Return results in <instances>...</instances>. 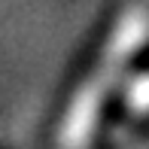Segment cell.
Returning <instances> with one entry per match:
<instances>
[{
    "label": "cell",
    "instance_id": "obj_1",
    "mask_svg": "<svg viewBox=\"0 0 149 149\" xmlns=\"http://www.w3.org/2000/svg\"><path fill=\"white\" fill-rule=\"evenodd\" d=\"M146 40H149V9L146 6L125 9L122 18L116 22V28H113L110 40H107L104 52H100V61L94 67V73L76 88L64 119H61L58 149H88L107 94L119 82L125 64L143 49Z\"/></svg>",
    "mask_w": 149,
    "mask_h": 149
},
{
    "label": "cell",
    "instance_id": "obj_2",
    "mask_svg": "<svg viewBox=\"0 0 149 149\" xmlns=\"http://www.w3.org/2000/svg\"><path fill=\"white\" fill-rule=\"evenodd\" d=\"M125 107L134 116H149V73H140L125 88Z\"/></svg>",
    "mask_w": 149,
    "mask_h": 149
}]
</instances>
